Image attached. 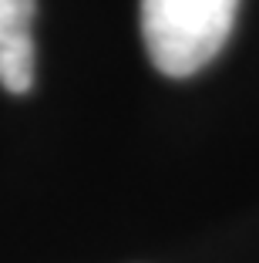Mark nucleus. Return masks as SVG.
Here are the masks:
<instances>
[{"mask_svg": "<svg viewBox=\"0 0 259 263\" xmlns=\"http://www.w3.org/2000/svg\"><path fill=\"white\" fill-rule=\"evenodd\" d=\"M239 0H142V37L168 78L202 71L236 27Z\"/></svg>", "mask_w": 259, "mask_h": 263, "instance_id": "nucleus-1", "label": "nucleus"}, {"mask_svg": "<svg viewBox=\"0 0 259 263\" xmlns=\"http://www.w3.org/2000/svg\"><path fill=\"white\" fill-rule=\"evenodd\" d=\"M34 10L37 0H0V85L14 95L34 85Z\"/></svg>", "mask_w": 259, "mask_h": 263, "instance_id": "nucleus-2", "label": "nucleus"}]
</instances>
